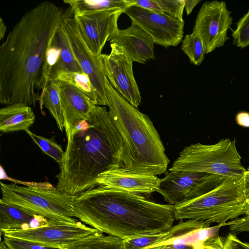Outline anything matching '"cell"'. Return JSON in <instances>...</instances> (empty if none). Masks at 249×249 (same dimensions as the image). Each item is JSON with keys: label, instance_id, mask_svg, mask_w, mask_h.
<instances>
[{"label": "cell", "instance_id": "obj_10", "mask_svg": "<svg viewBox=\"0 0 249 249\" xmlns=\"http://www.w3.org/2000/svg\"><path fill=\"white\" fill-rule=\"evenodd\" d=\"M231 14L224 1L206 2L201 7L193 33L200 38L205 54L223 46L229 39L227 33L232 23Z\"/></svg>", "mask_w": 249, "mask_h": 249}, {"label": "cell", "instance_id": "obj_36", "mask_svg": "<svg viewBox=\"0 0 249 249\" xmlns=\"http://www.w3.org/2000/svg\"><path fill=\"white\" fill-rule=\"evenodd\" d=\"M244 181V193L247 203L249 202V171L244 173L243 177Z\"/></svg>", "mask_w": 249, "mask_h": 249}, {"label": "cell", "instance_id": "obj_3", "mask_svg": "<svg viewBox=\"0 0 249 249\" xmlns=\"http://www.w3.org/2000/svg\"><path fill=\"white\" fill-rule=\"evenodd\" d=\"M72 209L75 217L84 224L123 239L166 232L175 219L174 205L102 185L76 196Z\"/></svg>", "mask_w": 249, "mask_h": 249}, {"label": "cell", "instance_id": "obj_37", "mask_svg": "<svg viewBox=\"0 0 249 249\" xmlns=\"http://www.w3.org/2000/svg\"><path fill=\"white\" fill-rule=\"evenodd\" d=\"M225 237L220 236L215 238L208 249H223Z\"/></svg>", "mask_w": 249, "mask_h": 249}, {"label": "cell", "instance_id": "obj_17", "mask_svg": "<svg viewBox=\"0 0 249 249\" xmlns=\"http://www.w3.org/2000/svg\"><path fill=\"white\" fill-rule=\"evenodd\" d=\"M124 30L118 29L109 38L124 50L127 58L133 63L142 64L155 59L154 42L152 38L135 23Z\"/></svg>", "mask_w": 249, "mask_h": 249}, {"label": "cell", "instance_id": "obj_25", "mask_svg": "<svg viewBox=\"0 0 249 249\" xmlns=\"http://www.w3.org/2000/svg\"><path fill=\"white\" fill-rule=\"evenodd\" d=\"M62 81L78 88L88 95L97 106H101L100 99L94 90L88 76L84 72L58 71L51 75L49 81Z\"/></svg>", "mask_w": 249, "mask_h": 249}, {"label": "cell", "instance_id": "obj_19", "mask_svg": "<svg viewBox=\"0 0 249 249\" xmlns=\"http://www.w3.org/2000/svg\"><path fill=\"white\" fill-rule=\"evenodd\" d=\"M50 222L42 216L0 201V233L6 231L36 228Z\"/></svg>", "mask_w": 249, "mask_h": 249}, {"label": "cell", "instance_id": "obj_16", "mask_svg": "<svg viewBox=\"0 0 249 249\" xmlns=\"http://www.w3.org/2000/svg\"><path fill=\"white\" fill-rule=\"evenodd\" d=\"M65 121L67 138H69L77 124L84 119L97 106L88 95L76 87L57 81Z\"/></svg>", "mask_w": 249, "mask_h": 249}, {"label": "cell", "instance_id": "obj_26", "mask_svg": "<svg viewBox=\"0 0 249 249\" xmlns=\"http://www.w3.org/2000/svg\"><path fill=\"white\" fill-rule=\"evenodd\" d=\"M181 49L189 58L190 63L200 65L204 58L205 52L200 38L194 33L186 35L182 41Z\"/></svg>", "mask_w": 249, "mask_h": 249}, {"label": "cell", "instance_id": "obj_15", "mask_svg": "<svg viewBox=\"0 0 249 249\" xmlns=\"http://www.w3.org/2000/svg\"><path fill=\"white\" fill-rule=\"evenodd\" d=\"M123 11L109 10L73 16L85 42L95 55H101L106 42L119 29L118 20Z\"/></svg>", "mask_w": 249, "mask_h": 249}, {"label": "cell", "instance_id": "obj_6", "mask_svg": "<svg viewBox=\"0 0 249 249\" xmlns=\"http://www.w3.org/2000/svg\"><path fill=\"white\" fill-rule=\"evenodd\" d=\"M0 201L51 221L76 223L72 205L76 196L68 195L48 183L20 186L0 182Z\"/></svg>", "mask_w": 249, "mask_h": 249}, {"label": "cell", "instance_id": "obj_21", "mask_svg": "<svg viewBox=\"0 0 249 249\" xmlns=\"http://www.w3.org/2000/svg\"><path fill=\"white\" fill-rule=\"evenodd\" d=\"M53 41L58 49V55L55 63L51 69L49 78L58 71L84 72L72 50L62 21Z\"/></svg>", "mask_w": 249, "mask_h": 249}, {"label": "cell", "instance_id": "obj_1", "mask_svg": "<svg viewBox=\"0 0 249 249\" xmlns=\"http://www.w3.org/2000/svg\"><path fill=\"white\" fill-rule=\"evenodd\" d=\"M45 1L25 13L0 46V103L31 106L49 81L48 55L65 17Z\"/></svg>", "mask_w": 249, "mask_h": 249}, {"label": "cell", "instance_id": "obj_34", "mask_svg": "<svg viewBox=\"0 0 249 249\" xmlns=\"http://www.w3.org/2000/svg\"><path fill=\"white\" fill-rule=\"evenodd\" d=\"M131 1L133 5L149 11L162 13L160 8L155 0H131Z\"/></svg>", "mask_w": 249, "mask_h": 249}, {"label": "cell", "instance_id": "obj_24", "mask_svg": "<svg viewBox=\"0 0 249 249\" xmlns=\"http://www.w3.org/2000/svg\"><path fill=\"white\" fill-rule=\"evenodd\" d=\"M39 103L41 107L44 106L49 110L55 119L58 129L63 131L65 129V121L56 81H48L41 93Z\"/></svg>", "mask_w": 249, "mask_h": 249}, {"label": "cell", "instance_id": "obj_28", "mask_svg": "<svg viewBox=\"0 0 249 249\" xmlns=\"http://www.w3.org/2000/svg\"><path fill=\"white\" fill-rule=\"evenodd\" d=\"M169 231L160 233L143 234L124 239L125 249H143L160 242L168 237Z\"/></svg>", "mask_w": 249, "mask_h": 249}, {"label": "cell", "instance_id": "obj_33", "mask_svg": "<svg viewBox=\"0 0 249 249\" xmlns=\"http://www.w3.org/2000/svg\"><path fill=\"white\" fill-rule=\"evenodd\" d=\"M223 249H249V243L240 240L233 233L225 237Z\"/></svg>", "mask_w": 249, "mask_h": 249}, {"label": "cell", "instance_id": "obj_31", "mask_svg": "<svg viewBox=\"0 0 249 249\" xmlns=\"http://www.w3.org/2000/svg\"><path fill=\"white\" fill-rule=\"evenodd\" d=\"M3 241L8 249H59L48 247L32 241L3 236Z\"/></svg>", "mask_w": 249, "mask_h": 249}, {"label": "cell", "instance_id": "obj_30", "mask_svg": "<svg viewBox=\"0 0 249 249\" xmlns=\"http://www.w3.org/2000/svg\"><path fill=\"white\" fill-rule=\"evenodd\" d=\"M155 1L160 8L162 13L183 21L184 0H155Z\"/></svg>", "mask_w": 249, "mask_h": 249}, {"label": "cell", "instance_id": "obj_4", "mask_svg": "<svg viewBox=\"0 0 249 249\" xmlns=\"http://www.w3.org/2000/svg\"><path fill=\"white\" fill-rule=\"evenodd\" d=\"M109 117L120 132L125 148L124 171L160 175L170 160L153 122L123 98L106 81Z\"/></svg>", "mask_w": 249, "mask_h": 249}, {"label": "cell", "instance_id": "obj_5", "mask_svg": "<svg viewBox=\"0 0 249 249\" xmlns=\"http://www.w3.org/2000/svg\"><path fill=\"white\" fill-rule=\"evenodd\" d=\"M246 206L243 178H229L204 195L174 205V213L175 219L220 224L245 215Z\"/></svg>", "mask_w": 249, "mask_h": 249}, {"label": "cell", "instance_id": "obj_40", "mask_svg": "<svg viewBox=\"0 0 249 249\" xmlns=\"http://www.w3.org/2000/svg\"><path fill=\"white\" fill-rule=\"evenodd\" d=\"M0 249H8L3 241L0 243Z\"/></svg>", "mask_w": 249, "mask_h": 249}, {"label": "cell", "instance_id": "obj_23", "mask_svg": "<svg viewBox=\"0 0 249 249\" xmlns=\"http://www.w3.org/2000/svg\"><path fill=\"white\" fill-rule=\"evenodd\" d=\"M65 249H125L124 239L97 231L74 242Z\"/></svg>", "mask_w": 249, "mask_h": 249}, {"label": "cell", "instance_id": "obj_35", "mask_svg": "<svg viewBox=\"0 0 249 249\" xmlns=\"http://www.w3.org/2000/svg\"><path fill=\"white\" fill-rule=\"evenodd\" d=\"M236 121L241 126L249 127V113L246 112L239 113L236 115Z\"/></svg>", "mask_w": 249, "mask_h": 249}, {"label": "cell", "instance_id": "obj_8", "mask_svg": "<svg viewBox=\"0 0 249 249\" xmlns=\"http://www.w3.org/2000/svg\"><path fill=\"white\" fill-rule=\"evenodd\" d=\"M157 192L169 204L175 205L199 197L218 185L225 178L218 175L191 171L165 173Z\"/></svg>", "mask_w": 249, "mask_h": 249}, {"label": "cell", "instance_id": "obj_38", "mask_svg": "<svg viewBox=\"0 0 249 249\" xmlns=\"http://www.w3.org/2000/svg\"><path fill=\"white\" fill-rule=\"evenodd\" d=\"M186 12L187 15H190L194 7L200 1V0H184Z\"/></svg>", "mask_w": 249, "mask_h": 249}, {"label": "cell", "instance_id": "obj_7", "mask_svg": "<svg viewBox=\"0 0 249 249\" xmlns=\"http://www.w3.org/2000/svg\"><path fill=\"white\" fill-rule=\"evenodd\" d=\"M183 171L241 178L247 170L242 164L235 140L227 138L213 144L197 143L185 147L169 169Z\"/></svg>", "mask_w": 249, "mask_h": 249}, {"label": "cell", "instance_id": "obj_12", "mask_svg": "<svg viewBox=\"0 0 249 249\" xmlns=\"http://www.w3.org/2000/svg\"><path fill=\"white\" fill-rule=\"evenodd\" d=\"M153 39L164 47L178 45L183 37L184 22L164 13H159L131 5L123 11Z\"/></svg>", "mask_w": 249, "mask_h": 249}, {"label": "cell", "instance_id": "obj_18", "mask_svg": "<svg viewBox=\"0 0 249 249\" xmlns=\"http://www.w3.org/2000/svg\"><path fill=\"white\" fill-rule=\"evenodd\" d=\"M160 179L156 176L131 173L122 169L111 170L100 175L98 185L138 194H151L157 192Z\"/></svg>", "mask_w": 249, "mask_h": 249}, {"label": "cell", "instance_id": "obj_13", "mask_svg": "<svg viewBox=\"0 0 249 249\" xmlns=\"http://www.w3.org/2000/svg\"><path fill=\"white\" fill-rule=\"evenodd\" d=\"M226 224L210 227L211 224L204 221L181 220L169 231L167 238L143 249H208L219 236L220 228Z\"/></svg>", "mask_w": 249, "mask_h": 249}, {"label": "cell", "instance_id": "obj_32", "mask_svg": "<svg viewBox=\"0 0 249 249\" xmlns=\"http://www.w3.org/2000/svg\"><path fill=\"white\" fill-rule=\"evenodd\" d=\"M230 230L233 233L249 232V216L238 218L227 222Z\"/></svg>", "mask_w": 249, "mask_h": 249}, {"label": "cell", "instance_id": "obj_2", "mask_svg": "<svg viewBox=\"0 0 249 249\" xmlns=\"http://www.w3.org/2000/svg\"><path fill=\"white\" fill-rule=\"evenodd\" d=\"M124 165L123 138L107 108L96 106L67 138L64 160L55 176L56 188L77 196L98 185L101 174L123 169Z\"/></svg>", "mask_w": 249, "mask_h": 249}, {"label": "cell", "instance_id": "obj_11", "mask_svg": "<svg viewBox=\"0 0 249 249\" xmlns=\"http://www.w3.org/2000/svg\"><path fill=\"white\" fill-rule=\"evenodd\" d=\"M62 23L71 48L83 71L86 74L97 94L101 106L108 103L106 81L101 55H95L85 42L74 17L65 16Z\"/></svg>", "mask_w": 249, "mask_h": 249}, {"label": "cell", "instance_id": "obj_39", "mask_svg": "<svg viewBox=\"0 0 249 249\" xmlns=\"http://www.w3.org/2000/svg\"><path fill=\"white\" fill-rule=\"evenodd\" d=\"M6 26L2 18H0V40H2L5 35Z\"/></svg>", "mask_w": 249, "mask_h": 249}, {"label": "cell", "instance_id": "obj_22", "mask_svg": "<svg viewBox=\"0 0 249 249\" xmlns=\"http://www.w3.org/2000/svg\"><path fill=\"white\" fill-rule=\"evenodd\" d=\"M63 2L70 5L73 16L94 12L124 10L133 5L131 0H64Z\"/></svg>", "mask_w": 249, "mask_h": 249}, {"label": "cell", "instance_id": "obj_41", "mask_svg": "<svg viewBox=\"0 0 249 249\" xmlns=\"http://www.w3.org/2000/svg\"><path fill=\"white\" fill-rule=\"evenodd\" d=\"M245 215L249 216V202L247 203Z\"/></svg>", "mask_w": 249, "mask_h": 249}, {"label": "cell", "instance_id": "obj_29", "mask_svg": "<svg viewBox=\"0 0 249 249\" xmlns=\"http://www.w3.org/2000/svg\"><path fill=\"white\" fill-rule=\"evenodd\" d=\"M234 44L240 48L249 46V9L236 23L232 33Z\"/></svg>", "mask_w": 249, "mask_h": 249}, {"label": "cell", "instance_id": "obj_14", "mask_svg": "<svg viewBox=\"0 0 249 249\" xmlns=\"http://www.w3.org/2000/svg\"><path fill=\"white\" fill-rule=\"evenodd\" d=\"M109 54H102L104 71L114 89L132 106L137 108L142 98L135 80L132 62L123 49L110 44Z\"/></svg>", "mask_w": 249, "mask_h": 249}, {"label": "cell", "instance_id": "obj_27", "mask_svg": "<svg viewBox=\"0 0 249 249\" xmlns=\"http://www.w3.org/2000/svg\"><path fill=\"white\" fill-rule=\"evenodd\" d=\"M26 132L44 153L53 158L59 165H61L64 160L65 151L53 139H48L36 135L29 129Z\"/></svg>", "mask_w": 249, "mask_h": 249}, {"label": "cell", "instance_id": "obj_9", "mask_svg": "<svg viewBox=\"0 0 249 249\" xmlns=\"http://www.w3.org/2000/svg\"><path fill=\"white\" fill-rule=\"evenodd\" d=\"M97 231L79 221L76 223L53 221L36 228L6 231L0 234L3 236L28 240L48 247L65 249L80 239Z\"/></svg>", "mask_w": 249, "mask_h": 249}, {"label": "cell", "instance_id": "obj_20", "mask_svg": "<svg viewBox=\"0 0 249 249\" xmlns=\"http://www.w3.org/2000/svg\"><path fill=\"white\" fill-rule=\"evenodd\" d=\"M35 114L23 104L7 105L0 109V131L5 133L29 129L35 122Z\"/></svg>", "mask_w": 249, "mask_h": 249}]
</instances>
